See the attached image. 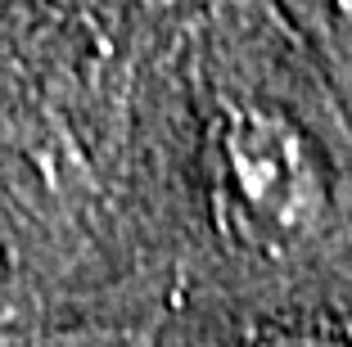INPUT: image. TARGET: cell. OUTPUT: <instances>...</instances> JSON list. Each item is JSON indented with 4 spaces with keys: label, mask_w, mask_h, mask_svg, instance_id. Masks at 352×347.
I'll return each instance as SVG.
<instances>
[{
    "label": "cell",
    "mask_w": 352,
    "mask_h": 347,
    "mask_svg": "<svg viewBox=\"0 0 352 347\" xmlns=\"http://www.w3.org/2000/svg\"><path fill=\"white\" fill-rule=\"evenodd\" d=\"M226 172L239 208L271 239H302L325 216V176L307 135L267 109L239 113L226 131Z\"/></svg>",
    "instance_id": "1"
}]
</instances>
